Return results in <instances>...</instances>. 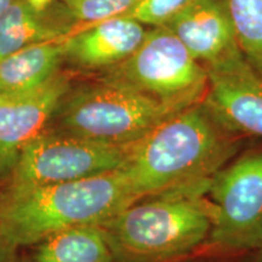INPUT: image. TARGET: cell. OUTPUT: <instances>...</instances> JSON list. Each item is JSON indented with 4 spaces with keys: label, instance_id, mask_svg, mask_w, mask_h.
I'll use <instances>...</instances> for the list:
<instances>
[{
    "label": "cell",
    "instance_id": "obj_1",
    "mask_svg": "<svg viewBox=\"0 0 262 262\" xmlns=\"http://www.w3.org/2000/svg\"><path fill=\"white\" fill-rule=\"evenodd\" d=\"M238 147L239 136L221 126L201 102L166 118L133 145L120 168L140 201L209 183Z\"/></svg>",
    "mask_w": 262,
    "mask_h": 262
},
{
    "label": "cell",
    "instance_id": "obj_2",
    "mask_svg": "<svg viewBox=\"0 0 262 262\" xmlns=\"http://www.w3.org/2000/svg\"><path fill=\"white\" fill-rule=\"evenodd\" d=\"M139 201L122 168L78 181L10 185L0 193V228L17 247L78 226H100Z\"/></svg>",
    "mask_w": 262,
    "mask_h": 262
},
{
    "label": "cell",
    "instance_id": "obj_3",
    "mask_svg": "<svg viewBox=\"0 0 262 262\" xmlns=\"http://www.w3.org/2000/svg\"><path fill=\"white\" fill-rule=\"evenodd\" d=\"M209 183L146 196L104 224L113 262H165L186 255L210 235L216 208Z\"/></svg>",
    "mask_w": 262,
    "mask_h": 262
},
{
    "label": "cell",
    "instance_id": "obj_4",
    "mask_svg": "<svg viewBox=\"0 0 262 262\" xmlns=\"http://www.w3.org/2000/svg\"><path fill=\"white\" fill-rule=\"evenodd\" d=\"M178 112L129 85L107 79L74 95L62 110L61 125L64 134L126 147Z\"/></svg>",
    "mask_w": 262,
    "mask_h": 262
},
{
    "label": "cell",
    "instance_id": "obj_5",
    "mask_svg": "<svg viewBox=\"0 0 262 262\" xmlns=\"http://www.w3.org/2000/svg\"><path fill=\"white\" fill-rule=\"evenodd\" d=\"M108 80L118 81L178 111L201 103L208 71L166 27L147 29L137 50L116 66Z\"/></svg>",
    "mask_w": 262,
    "mask_h": 262
},
{
    "label": "cell",
    "instance_id": "obj_6",
    "mask_svg": "<svg viewBox=\"0 0 262 262\" xmlns=\"http://www.w3.org/2000/svg\"><path fill=\"white\" fill-rule=\"evenodd\" d=\"M131 147L104 145L44 130L22 149L9 183L44 186L93 178L120 168Z\"/></svg>",
    "mask_w": 262,
    "mask_h": 262
},
{
    "label": "cell",
    "instance_id": "obj_7",
    "mask_svg": "<svg viewBox=\"0 0 262 262\" xmlns=\"http://www.w3.org/2000/svg\"><path fill=\"white\" fill-rule=\"evenodd\" d=\"M208 198L216 208L211 243L231 250L262 244V150L227 163L212 176Z\"/></svg>",
    "mask_w": 262,
    "mask_h": 262
},
{
    "label": "cell",
    "instance_id": "obj_8",
    "mask_svg": "<svg viewBox=\"0 0 262 262\" xmlns=\"http://www.w3.org/2000/svg\"><path fill=\"white\" fill-rule=\"evenodd\" d=\"M205 68L209 84L203 104L209 113L234 135L262 137V75L239 48Z\"/></svg>",
    "mask_w": 262,
    "mask_h": 262
},
{
    "label": "cell",
    "instance_id": "obj_9",
    "mask_svg": "<svg viewBox=\"0 0 262 262\" xmlns=\"http://www.w3.org/2000/svg\"><path fill=\"white\" fill-rule=\"evenodd\" d=\"M68 89V80L52 75L34 89L0 94V181L14 171L22 149L45 130Z\"/></svg>",
    "mask_w": 262,
    "mask_h": 262
},
{
    "label": "cell",
    "instance_id": "obj_10",
    "mask_svg": "<svg viewBox=\"0 0 262 262\" xmlns=\"http://www.w3.org/2000/svg\"><path fill=\"white\" fill-rule=\"evenodd\" d=\"M165 27L204 67L238 48L226 0H192Z\"/></svg>",
    "mask_w": 262,
    "mask_h": 262
},
{
    "label": "cell",
    "instance_id": "obj_11",
    "mask_svg": "<svg viewBox=\"0 0 262 262\" xmlns=\"http://www.w3.org/2000/svg\"><path fill=\"white\" fill-rule=\"evenodd\" d=\"M146 33L145 26L126 16L104 19L66 42V54L85 67L118 66L137 50Z\"/></svg>",
    "mask_w": 262,
    "mask_h": 262
},
{
    "label": "cell",
    "instance_id": "obj_12",
    "mask_svg": "<svg viewBox=\"0 0 262 262\" xmlns=\"http://www.w3.org/2000/svg\"><path fill=\"white\" fill-rule=\"evenodd\" d=\"M66 42L47 40L0 58V94L34 89L55 75Z\"/></svg>",
    "mask_w": 262,
    "mask_h": 262
},
{
    "label": "cell",
    "instance_id": "obj_13",
    "mask_svg": "<svg viewBox=\"0 0 262 262\" xmlns=\"http://www.w3.org/2000/svg\"><path fill=\"white\" fill-rule=\"evenodd\" d=\"M34 262H113V256L100 226H78L40 242Z\"/></svg>",
    "mask_w": 262,
    "mask_h": 262
},
{
    "label": "cell",
    "instance_id": "obj_14",
    "mask_svg": "<svg viewBox=\"0 0 262 262\" xmlns=\"http://www.w3.org/2000/svg\"><path fill=\"white\" fill-rule=\"evenodd\" d=\"M58 35L60 32L38 18V12L27 2L15 0L0 17V58L35 42L52 40Z\"/></svg>",
    "mask_w": 262,
    "mask_h": 262
},
{
    "label": "cell",
    "instance_id": "obj_15",
    "mask_svg": "<svg viewBox=\"0 0 262 262\" xmlns=\"http://www.w3.org/2000/svg\"><path fill=\"white\" fill-rule=\"evenodd\" d=\"M226 3L239 50L262 75V0H226Z\"/></svg>",
    "mask_w": 262,
    "mask_h": 262
},
{
    "label": "cell",
    "instance_id": "obj_16",
    "mask_svg": "<svg viewBox=\"0 0 262 262\" xmlns=\"http://www.w3.org/2000/svg\"><path fill=\"white\" fill-rule=\"evenodd\" d=\"M68 10L75 18L86 24H98L124 16L140 0H64Z\"/></svg>",
    "mask_w": 262,
    "mask_h": 262
},
{
    "label": "cell",
    "instance_id": "obj_17",
    "mask_svg": "<svg viewBox=\"0 0 262 262\" xmlns=\"http://www.w3.org/2000/svg\"><path fill=\"white\" fill-rule=\"evenodd\" d=\"M192 0H140L124 16L150 28L165 27Z\"/></svg>",
    "mask_w": 262,
    "mask_h": 262
},
{
    "label": "cell",
    "instance_id": "obj_18",
    "mask_svg": "<svg viewBox=\"0 0 262 262\" xmlns=\"http://www.w3.org/2000/svg\"><path fill=\"white\" fill-rule=\"evenodd\" d=\"M17 249V245L12 243L0 228V262H25Z\"/></svg>",
    "mask_w": 262,
    "mask_h": 262
},
{
    "label": "cell",
    "instance_id": "obj_19",
    "mask_svg": "<svg viewBox=\"0 0 262 262\" xmlns=\"http://www.w3.org/2000/svg\"><path fill=\"white\" fill-rule=\"evenodd\" d=\"M28 3L29 6L34 10L35 12H41L47 6L49 5V3L51 0H26Z\"/></svg>",
    "mask_w": 262,
    "mask_h": 262
},
{
    "label": "cell",
    "instance_id": "obj_20",
    "mask_svg": "<svg viewBox=\"0 0 262 262\" xmlns=\"http://www.w3.org/2000/svg\"><path fill=\"white\" fill-rule=\"evenodd\" d=\"M15 0H0V17L8 11V9L12 5Z\"/></svg>",
    "mask_w": 262,
    "mask_h": 262
},
{
    "label": "cell",
    "instance_id": "obj_21",
    "mask_svg": "<svg viewBox=\"0 0 262 262\" xmlns=\"http://www.w3.org/2000/svg\"><path fill=\"white\" fill-rule=\"evenodd\" d=\"M260 248H261V250H262V244H261V247H260Z\"/></svg>",
    "mask_w": 262,
    "mask_h": 262
}]
</instances>
